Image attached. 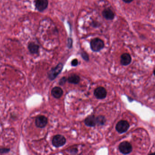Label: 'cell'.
<instances>
[{
	"instance_id": "6da1fadb",
	"label": "cell",
	"mask_w": 155,
	"mask_h": 155,
	"mask_svg": "<svg viewBox=\"0 0 155 155\" xmlns=\"http://www.w3.org/2000/svg\"><path fill=\"white\" fill-rule=\"evenodd\" d=\"M105 44L103 41L99 38L92 39L90 42V48L93 52H99L104 48Z\"/></svg>"
},
{
	"instance_id": "7a4b0ae2",
	"label": "cell",
	"mask_w": 155,
	"mask_h": 155,
	"mask_svg": "<svg viewBox=\"0 0 155 155\" xmlns=\"http://www.w3.org/2000/svg\"><path fill=\"white\" fill-rule=\"evenodd\" d=\"M63 65L61 63H59L56 67L53 68L48 72V78L50 80H54V79L58 76L61 72L63 69Z\"/></svg>"
},
{
	"instance_id": "3957f363",
	"label": "cell",
	"mask_w": 155,
	"mask_h": 155,
	"mask_svg": "<svg viewBox=\"0 0 155 155\" xmlns=\"http://www.w3.org/2000/svg\"><path fill=\"white\" fill-rule=\"evenodd\" d=\"M66 143V139L61 135H56L53 137L52 140V144L55 147H62Z\"/></svg>"
},
{
	"instance_id": "277c9868",
	"label": "cell",
	"mask_w": 155,
	"mask_h": 155,
	"mask_svg": "<svg viewBox=\"0 0 155 155\" xmlns=\"http://www.w3.org/2000/svg\"><path fill=\"white\" fill-rule=\"evenodd\" d=\"M119 150L121 153L124 155L130 154L132 152L133 148L132 145L128 141H123L119 146Z\"/></svg>"
},
{
	"instance_id": "5b68a950",
	"label": "cell",
	"mask_w": 155,
	"mask_h": 155,
	"mask_svg": "<svg viewBox=\"0 0 155 155\" xmlns=\"http://www.w3.org/2000/svg\"><path fill=\"white\" fill-rule=\"evenodd\" d=\"M130 127V125L127 121L121 120L119 121L116 126V129L118 133L122 134L127 131Z\"/></svg>"
},
{
	"instance_id": "8992f818",
	"label": "cell",
	"mask_w": 155,
	"mask_h": 155,
	"mask_svg": "<svg viewBox=\"0 0 155 155\" xmlns=\"http://www.w3.org/2000/svg\"><path fill=\"white\" fill-rule=\"evenodd\" d=\"M94 94L98 99H103L107 96V92L104 87H100L94 90Z\"/></svg>"
},
{
	"instance_id": "52a82bcc",
	"label": "cell",
	"mask_w": 155,
	"mask_h": 155,
	"mask_svg": "<svg viewBox=\"0 0 155 155\" xmlns=\"http://www.w3.org/2000/svg\"><path fill=\"white\" fill-rule=\"evenodd\" d=\"M48 0H36L35 1V6L39 12H43L48 8Z\"/></svg>"
},
{
	"instance_id": "ba28073f",
	"label": "cell",
	"mask_w": 155,
	"mask_h": 155,
	"mask_svg": "<svg viewBox=\"0 0 155 155\" xmlns=\"http://www.w3.org/2000/svg\"><path fill=\"white\" fill-rule=\"evenodd\" d=\"M48 119L47 117L44 116H39L36 118L35 124L37 127L43 128L48 124Z\"/></svg>"
},
{
	"instance_id": "9c48e42d",
	"label": "cell",
	"mask_w": 155,
	"mask_h": 155,
	"mask_svg": "<svg viewBox=\"0 0 155 155\" xmlns=\"http://www.w3.org/2000/svg\"><path fill=\"white\" fill-rule=\"evenodd\" d=\"M102 14L104 18L107 20H113L115 18V14L109 8L105 9L103 11Z\"/></svg>"
},
{
	"instance_id": "30bf717a",
	"label": "cell",
	"mask_w": 155,
	"mask_h": 155,
	"mask_svg": "<svg viewBox=\"0 0 155 155\" xmlns=\"http://www.w3.org/2000/svg\"><path fill=\"white\" fill-rule=\"evenodd\" d=\"M132 61L131 55L127 53L122 54L121 56V63L123 65H129Z\"/></svg>"
},
{
	"instance_id": "8fae6325",
	"label": "cell",
	"mask_w": 155,
	"mask_h": 155,
	"mask_svg": "<svg viewBox=\"0 0 155 155\" xmlns=\"http://www.w3.org/2000/svg\"><path fill=\"white\" fill-rule=\"evenodd\" d=\"M85 124L89 127H94L96 125V117L94 115H91L87 117L85 120Z\"/></svg>"
},
{
	"instance_id": "7c38bea8",
	"label": "cell",
	"mask_w": 155,
	"mask_h": 155,
	"mask_svg": "<svg viewBox=\"0 0 155 155\" xmlns=\"http://www.w3.org/2000/svg\"><path fill=\"white\" fill-rule=\"evenodd\" d=\"M51 93L53 97L56 99H59L62 96L63 92L61 88L60 87H56L52 89Z\"/></svg>"
},
{
	"instance_id": "4fadbf2b",
	"label": "cell",
	"mask_w": 155,
	"mask_h": 155,
	"mask_svg": "<svg viewBox=\"0 0 155 155\" xmlns=\"http://www.w3.org/2000/svg\"><path fill=\"white\" fill-rule=\"evenodd\" d=\"M28 49L32 54H37L39 52V46L34 42H30L28 45Z\"/></svg>"
},
{
	"instance_id": "5bb4252c",
	"label": "cell",
	"mask_w": 155,
	"mask_h": 155,
	"mask_svg": "<svg viewBox=\"0 0 155 155\" xmlns=\"http://www.w3.org/2000/svg\"><path fill=\"white\" fill-rule=\"evenodd\" d=\"M67 81L70 83L77 84L80 82V77L76 74H72L70 76H69L68 78L67 79Z\"/></svg>"
},
{
	"instance_id": "9a60e30c",
	"label": "cell",
	"mask_w": 155,
	"mask_h": 155,
	"mask_svg": "<svg viewBox=\"0 0 155 155\" xmlns=\"http://www.w3.org/2000/svg\"><path fill=\"white\" fill-rule=\"evenodd\" d=\"M96 125L98 126H103L106 123V119L103 115H100L96 117Z\"/></svg>"
},
{
	"instance_id": "2e32d148",
	"label": "cell",
	"mask_w": 155,
	"mask_h": 155,
	"mask_svg": "<svg viewBox=\"0 0 155 155\" xmlns=\"http://www.w3.org/2000/svg\"><path fill=\"white\" fill-rule=\"evenodd\" d=\"M81 57L85 61H89V57L88 55L87 52H82L81 53Z\"/></svg>"
},
{
	"instance_id": "e0dca14e",
	"label": "cell",
	"mask_w": 155,
	"mask_h": 155,
	"mask_svg": "<svg viewBox=\"0 0 155 155\" xmlns=\"http://www.w3.org/2000/svg\"><path fill=\"white\" fill-rule=\"evenodd\" d=\"M68 47L69 48L71 49L72 47V44H73V40L72 38H68Z\"/></svg>"
},
{
	"instance_id": "ac0fdd59",
	"label": "cell",
	"mask_w": 155,
	"mask_h": 155,
	"mask_svg": "<svg viewBox=\"0 0 155 155\" xmlns=\"http://www.w3.org/2000/svg\"><path fill=\"white\" fill-rule=\"evenodd\" d=\"M67 79L65 77H63L59 81V84L60 85H63L67 81Z\"/></svg>"
},
{
	"instance_id": "d6986e66",
	"label": "cell",
	"mask_w": 155,
	"mask_h": 155,
	"mask_svg": "<svg viewBox=\"0 0 155 155\" xmlns=\"http://www.w3.org/2000/svg\"><path fill=\"white\" fill-rule=\"evenodd\" d=\"M71 65L73 67H76V66H77L78 65V61L77 60V59H73V60L72 61V62H71Z\"/></svg>"
},
{
	"instance_id": "ffe728a7",
	"label": "cell",
	"mask_w": 155,
	"mask_h": 155,
	"mask_svg": "<svg viewBox=\"0 0 155 155\" xmlns=\"http://www.w3.org/2000/svg\"><path fill=\"white\" fill-rule=\"evenodd\" d=\"M10 149H6V148H0V154H3V153H6L10 151Z\"/></svg>"
},
{
	"instance_id": "44dd1931",
	"label": "cell",
	"mask_w": 155,
	"mask_h": 155,
	"mask_svg": "<svg viewBox=\"0 0 155 155\" xmlns=\"http://www.w3.org/2000/svg\"><path fill=\"white\" fill-rule=\"evenodd\" d=\"M72 154H76L78 152V150L76 148L75 149H71L70 152Z\"/></svg>"
},
{
	"instance_id": "7402d4cb",
	"label": "cell",
	"mask_w": 155,
	"mask_h": 155,
	"mask_svg": "<svg viewBox=\"0 0 155 155\" xmlns=\"http://www.w3.org/2000/svg\"><path fill=\"white\" fill-rule=\"evenodd\" d=\"M123 1L124 2H125V3L128 4V3H130L132 2L134 0H123Z\"/></svg>"
}]
</instances>
